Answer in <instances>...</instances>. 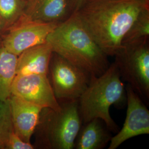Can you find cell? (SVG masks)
<instances>
[{"label":"cell","mask_w":149,"mask_h":149,"mask_svg":"<svg viewBox=\"0 0 149 149\" xmlns=\"http://www.w3.org/2000/svg\"><path fill=\"white\" fill-rule=\"evenodd\" d=\"M149 0H85L77 11L107 55L115 56L123 39Z\"/></svg>","instance_id":"cell-1"},{"label":"cell","mask_w":149,"mask_h":149,"mask_svg":"<svg viewBox=\"0 0 149 149\" xmlns=\"http://www.w3.org/2000/svg\"><path fill=\"white\" fill-rule=\"evenodd\" d=\"M46 42L54 53L84 70L91 77L103 74L110 64L77 12L70 15L48 35Z\"/></svg>","instance_id":"cell-2"},{"label":"cell","mask_w":149,"mask_h":149,"mask_svg":"<svg viewBox=\"0 0 149 149\" xmlns=\"http://www.w3.org/2000/svg\"><path fill=\"white\" fill-rule=\"evenodd\" d=\"M127 103L125 86L116 62L97 77H91L89 84L78 100L82 122L86 123L98 118L112 132H118V126L109 113L110 107L121 106Z\"/></svg>","instance_id":"cell-3"},{"label":"cell","mask_w":149,"mask_h":149,"mask_svg":"<svg viewBox=\"0 0 149 149\" xmlns=\"http://www.w3.org/2000/svg\"><path fill=\"white\" fill-rule=\"evenodd\" d=\"M59 103L58 111L42 109L34 133L35 149H74L82 123L78 100Z\"/></svg>","instance_id":"cell-4"},{"label":"cell","mask_w":149,"mask_h":149,"mask_svg":"<svg viewBox=\"0 0 149 149\" xmlns=\"http://www.w3.org/2000/svg\"><path fill=\"white\" fill-rule=\"evenodd\" d=\"M115 57L120 76L138 94L149 98V38L122 45Z\"/></svg>","instance_id":"cell-5"},{"label":"cell","mask_w":149,"mask_h":149,"mask_svg":"<svg viewBox=\"0 0 149 149\" xmlns=\"http://www.w3.org/2000/svg\"><path fill=\"white\" fill-rule=\"evenodd\" d=\"M48 77L59 102L78 100L91 79L85 71L54 52L49 63Z\"/></svg>","instance_id":"cell-6"},{"label":"cell","mask_w":149,"mask_h":149,"mask_svg":"<svg viewBox=\"0 0 149 149\" xmlns=\"http://www.w3.org/2000/svg\"><path fill=\"white\" fill-rule=\"evenodd\" d=\"M59 23L33 20L23 14L1 35L2 47L18 56L28 48L46 42L48 35Z\"/></svg>","instance_id":"cell-7"},{"label":"cell","mask_w":149,"mask_h":149,"mask_svg":"<svg viewBox=\"0 0 149 149\" xmlns=\"http://www.w3.org/2000/svg\"><path fill=\"white\" fill-rule=\"evenodd\" d=\"M11 95L43 108H49L55 111L61 109L48 75H16L12 86Z\"/></svg>","instance_id":"cell-8"},{"label":"cell","mask_w":149,"mask_h":149,"mask_svg":"<svg viewBox=\"0 0 149 149\" xmlns=\"http://www.w3.org/2000/svg\"><path fill=\"white\" fill-rule=\"evenodd\" d=\"M127 110L125 122L117 134L112 136L108 149H116L134 137L149 134V111L138 94L129 85L126 86Z\"/></svg>","instance_id":"cell-9"},{"label":"cell","mask_w":149,"mask_h":149,"mask_svg":"<svg viewBox=\"0 0 149 149\" xmlns=\"http://www.w3.org/2000/svg\"><path fill=\"white\" fill-rule=\"evenodd\" d=\"M8 100L14 133L23 141L31 143L43 108L13 95Z\"/></svg>","instance_id":"cell-10"},{"label":"cell","mask_w":149,"mask_h":149,"mask_svg":"<svg viewBox=\"0 0 149 149\" xmlns=\"http://www.w3.org/2000/svg\"><path fill=\"white\" fill-rule=\"evenodd\" d=\"M52 47L47 42L28 48L17 57L16 75H48Z\"/></svg>","instance_id":"cell-11"},{"label":"cell","mask_w":149,"mask_h":149,"mask_svg":"<svg viewBox=\"0 0 149 149\" xmlns=\"http://www.w3.org/2000/svg\"><path fill=\"white\" fill-rule=\"evenodd\" d=\"M23 14L36 21L60 23L70 15L68 0H28Z\"/></svg>","instance_id":"cell-12"},{"label":"cell","mask_w":149,"mask_h":149,"mask_svg":"<svg viewBox=\"0 0 149 149\" xmlns=\"http://www.w3.org/2000/svg\"><path fill=\"white\" fill-rule=\"evenodd\" d=\"M102 120L96 118L86 123L81 127L74 144L76 149H101L104 148L112 136L102 124Z\"/></svg>","instance_id":"cell-13"},{"label":"cell","mask_w":149,"mask_h":149,"mask_svg":"<svg viewBox=\"0 0 149 149\" xmlns=\"http://www.w3.org/2000/svg\"><path fill=\"white\" fill-rule=\"evenodd\" d=\"M18 56L2 47L0 49V100L7 101L11 95L16 76Z\"/></svg>","instance_id":"cell-14"},{"label":"cell","mask_w":149,"mask_h":149,"mask_svg":"<svg viewBox=\"0 0 149 149\" xmlns=\"http://www.w3.org/2000/svg\"><path fill=\"white\" fill-rule=\"evenodd\" d=\"M26 3L23 0H0V36L23 16Z\"/></svg>","instance_id":"cell-15"},{"label":"cell","mask_w":149,"mask_h":149,"mask_svg":"<svg viewBox=\"0 0 149 149\" xmlns=\"http://www.w3.org/2000/svg\"><path fill=\"white\" fill-rule=\"evenodd\" d=\"M149 7L139 15L129 30L123 38L122 45L134 43L149 38Z\"/></svg>","instance_id":"cell-16"},{"label":"cell","mask_w":149,"mask_h":149,"mask_svg":"<svg viewBox=\"0 0 149 149\" xmlns=\"http://www.w3.org/2000/svg\"><path fill=\"white\" fill-rule=\"evenodd\" d=\"M13 132L8 100H0V149H5L6 144Z\"/></svg>","instance_id":"cell-17"},{"label":"cell","mask_w":149,"mask_h":149,"mask_svg":"<svg viewBox=\"0 0 149 149\" xmlns=\"http://www.w3.org/2000/svg\"><path fill=\"white\" fill-rule=\"evenodd\" d=\"M35 149L34 145L23 141L14 132L11 134L5 146V149Z\"/></svg>","instance_id":"cell-18"},{"label":"cell","mask_w":149,"mask_h":149,"mask_svg":"<svg viewBox=\"0 0 149 149\" xmlns=\"http://www.w3.org/2000/svg\"><path fill=\"white\" fill-rule=\"evenodd\" d=\"M85 1V0H68L70 15L78 11Z\"/></svg>","instance_id":"cell-19"},{"label":"cell","mask_w":149,"mask_h":149,"mask_svg":"<svg viewBox=\"0 0 149 149\" xmlns=\"http://www.w3.org/2000/svg\"><path fill=\"white\" fill-rule=\"evenodd\" d=\"M2 47V40H1V38L0 36V49H1V48Z\"/></svg>","instance_id":"cell-20"},{"label":"cell","mask_w":149,"mask_h":149,"mask_svg":"<svg viewBox=\"0 0 149 149\" xmlns=\"http://www.w3.org/2000/svg\"><path fill=\"white\" fill-rule=\"evenodd\" d=\"M23 1H26H26H28V0H23Z\"/></svg>","instance_id":"cell-21"}]
</instances>
